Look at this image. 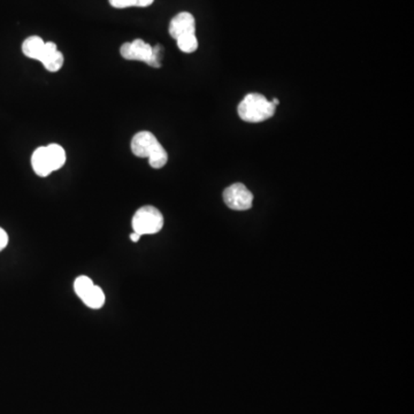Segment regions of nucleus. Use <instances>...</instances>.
<instances>
[{
	"label": "nucleus",
	"mask_w": 414,
	"mask_h": 414,
	"mask_svg": "<svg viewBox=\"0 0 414 414\" xmlns=\"http://www.w3.org/2000/svg\"><path fill=\"white\" fill-rule=\"evenodd\" d=\"M276 106L265 95L249 93L239 105V115L243 121L259 123L274 117Z\"/></svg>",
	"instance_id": "obj_1"
},
{
	"label": "nucleus",
	"mask_w": 414,
	"mask_h": 414,
	"mask_svg": "<svg viewBox=\"0 0 414 414\" xmlns=\"http://www.w3.org/2000/svg\"><path fill=\"white\" fill-rule=\"evenodd\" d=\"M120 54L125 60H134V61H143L146 65L159 68L161 66V57H162V48L160 45L151 46L143 39H135L133 42L125 43L120 48Z\"/></svg>",
	"instance_id": "obj_2"
},
{
	"label": "nucleus",
	"mask_w": 414,
	"mask_h": 414,
	"mask_svg": "<svg viewBox=\"0 0 414 414\" xmlns=\"http://www.w3.org/2000/svg\"><path fill=\"white\" fill-rule=\"evenodd\" d=\"M131 224L134 233H138V235H153L162 229L164 217L155 206H143L135 213Z\"/></svg>",
	"instance_id": "obj_3"
},
{
	"label": "nucleus",
	"mask_w": 414,
	"mask_h": 414,
	"mask_svg": "<svg viewBox=\"0 0 414 414\" xmlns=\"http://www.w3.org/2000/svg\"><path fill=\"white\" fill-rule=\"evenodd\" d=\"M226 205L234 211H247L252 207L254 195L242 183H234L224 191Z\"/></svg>",
	"instance_id": "obj_4"
},
{
	"label": "nucleus",
	"mask_w": 414,
	"mask_h": 414,
	"mask_svg": "<svg viewBox=\"0 0 414 414\" xmlns=\"http://www.w3.org/2000/svg\"><path fill=\"white\" fill-rule=\"evenodd\" d=\"M130 148L133 153L138 158H149L162 145L152 133L140 131L131 140Z\"/></svg>",
	"instance_id": "obj_5"
},
{
	"label": "nucleus",
	"mask_w": 414,
	"mask_h": 414,
	"mask_svg": "<svg viewBox=\"0 0 414 414\" xmlns=\"http://www.w3.org/2000/svg\"><path fill=\"white\" fill-rule=\"evenodd\" d=\"M189 33H196V21L194 15L188 12H182L175 15L170 24V35L174 39L179 37L189 35Z\"/></svg>",
	"instance_id": "obj_6"
},
{
	"label": "nucleus",
	"mask_w": 414,
	"mask_h": 414,
	"mask_svg": "<svg viewBox=\"0 0 414 414\" xmlns=\"http://www.w3.org/2000/svg\"><path fill=\"white\" fill-rule=\"evenodd\" d=\"M31 166L36 175L46 177L53 172L51 161L48 159L46 146H39L31 155Z\"/></svg>",
	"instance_id": "obj_7"
},
{
	"label": "nucleus",
	"mask_w": 414,
	"mask_h": 414,
	"mask_svg": "<svg viewBox=\"0 0 414 414\" xmlns=\"http://www.w3.org/2000/svg\"><path fill=\"white\" fill-rule=\"evenodd\" d=\"M81 301H83L84 304L87 305L89 309H93V310H99L104 306L105 298L104 291H103L102 288H99L98 286L93 284L89 290L84 292L83 295L80 297Z\"/></svg>",
	"instance_id": "obj_8"
},
{
	"label": "nucleus",
	"mask_w": 414,
	"mask_h": 414,
	"mask_svg": "<svg viewBox=\"0 0 414 414\" xmlns=\"http://www.w3.org/2000/svg\"><path fill=\"white\" fill-rule=\"evenodd\" d=\"M45 42L39 36H30L22 44V52L30 59L38 60L42 57Z\"/></svg>",
	"instance_id": "obj_9"
},
{
	"label": "nucleus",
	"mask_w": 414,
	"mask_h": 414,
	"mask_svg": "<svg viewBox=\"0 0 414 414\" xmlns=\"http://www.w3.org/2000/svg\"><path fill=\"white\" fill-rule=\"evenodd\" d=\"M46 151H48V159L51 161L52 170H58L63 167L66 162V151L63 146L59 144H50L46 146Z\"/></svg>",
	"instance_id": "obj_10"
},
{
	"label": "nucleus",
	"mask_w": 414,
	"mask_h": 414,
	"mask_svg": "<svg viewBox=\"0 0 414 414\" xmlns=\"http://www.w3.org/2000/svg\"><path fill=\"white\" fill-rule=\"evenodd\" d=\"M176 43H177V48L185 53H194L198 48V39H197L196 33H189V35L179 37L176 39Z\"/></svg>",
	"instance_id": "obj_11"
},
{
	"label": "nucleus",
	"mask_w": 414,
	"mask_h": 414,
	"mask_svg": "<svg viewBox=\"0 0 414 414\" xmlns=\"http://www.w3.org/2000/svg\"><path fill=\"white\" fill-rule=\"evenodd\" d=\"M114 9H128V7H148L152 5L155 0H108Z\"/></svg>",
	"instance_id": "obj_12"
},
{
	"label": "nucleus",
	"mask_w": 414,
	"mask_h": 414,
	"mask_svg": "<svg viewBox=\"0 0 414 414\" xmlns=\"http://www.w3.org/2000/svg\"><path fill=\"white\" fill-rule=\"evenodd\" d=\"M63 61H65V59H63V53L58 50L56 53L52 54L51 57H48L42 63L45 69L48 71V72L57 73L59 72L60 69L63 68Z\"/></svg>",
	"instance_id": "obj_13"
},
{
	"label": "nucleus",
	"mask_w": 414,
	"mask_h": 414,
	"mask_svg": "<svg viewBox=\"0 0 414 414\" xmlns=\"http://www.w3.org/2000/svg\"><path fill=\"white\" fill-rule=\"evenodd\" d=\"M148 159H149V164L151 167L155 168V170H160V168L164 167L165 165L167 164L168 153L164 149V146H162Z\"/></svg>",
	"instance_id": "obj_14"
},
{
	"label": "nucleus",
	"mask_w": 414,
	"mask_h": 414,
	"mask_svg": "<svg viewBox=\"0 0 414 414\" xmlns=\"http://www.w3.org/2000/svg\"><path fill=\"white\" fill-rule=\"evenodd\" d=\"M7 244H9V235L3 228H0V251H3Z\"/></svg>",
	"instance_id": "obj_15"
},
{
	"label": "nucleus",
	"mask_w": 414,
	"mask_h": 414,
	"mask_svg": "<svg viewBox=\"0 0 414 414\" xmlns=\"http://www.w3.org/2000/svg\"><path fill=\"white\" fill-rule=\"evenodd\" d=\"M140 237H142V236L138 235V233H133L130 235V241L134 242V243H138V242L140 241Z\"/></svg>",
	"instance_id": "obj_16"
}]
</instances>
